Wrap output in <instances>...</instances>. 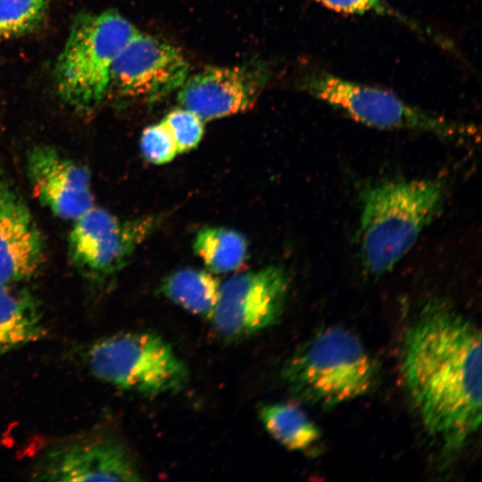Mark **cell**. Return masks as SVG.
Masks as SVG:
<instances>
[{
  "label": "cell",
  "mask_w": 482,
  "mask_h": 482,
  "mask_svg": "<svg viewBox=\"0 0 482 482\" xmlns=\"http://www.w3.org/2000/svg\"><path fill=\"white\" fill-rule=\"evenodd\" d=\"M402 376L427 432L446 453L481 424V335L451 303L431 299L405 331Z\"/></svg>",
  "instance_id": "obj_1"
},
{
  "label": "cell",
  "mask_w": 482,
  "mask_h": 482,
  "mask_svg": "<svg viewBox=\"0 0 482 482\" xmlns=\"http://www.w3.org/2000/svg\"><path fill=\"white\" fill-rule=\"evenodd\" d=\"M445 196L438 179H388L361 195V260L366 272L390 271L439 213Z\"/></svg>",
  "instance_id": "obj_2"
},
{
  "label": "cell",
  "mask_w": 482,
  "mask_h": 482,
  "mask_svg": "<svg viewBox=\"0 0 482 482\" xmlns=\"http://www.w3.org/2000/svg\"><path fill=\"white\" fill-rule=\"evenodd\" d=\"M281 377L295 398L330 408L370 393L379 368L354 333L336 326L300 347L285 363Z\"/></svg>",
  "instance_id": "obj_3"
},
{
  "label": "cell",
  "mask_w": 482,
  "mask_h": 482,
  "mask_svg": "<svg viewBox=\"0 0 482 482\" xmlns=\"http://www.w3.org/2000/svg\"><path fill=\"white\" fill-rule=\"evenodd\" d=\"M137 32L113 11L78 15L55 66L62 99L82 112L97 107L108 94L114 61Z\"/></svg>",
  "instance_id": "obj_4"
},
{
  "label": "cell",
  "mask_w": 482,
  "mask_h": 482,
  "mask_svg": "<svg viewBox=\"0 0 482 482\" xmlns=\"http://www.w3.org/2000/svg\"><path fill=\"white\" fill-rule=\"evenodd\" d=\"M98 379L145 395L176 392L188 370L169 343L153 332L120 333L95 342L87 352Z\"/></svg>",
  "instance_id": "obj_5"
},
{
  "label": "cell",
  "mask_w": 482,
  "mask_h": 482,
  "mask_svg": "<svg viewBox=\"0 0 482 482\" xmlns=\"http://www.w3.org/2000/svg\"><path fill=\"white\" fill-rule=\"evenodd\" d=\"M303 87L353 120L378 129L429 132L446 138L467 140L474 127L435 116L376 87L353 82L326 71H314L302 80Z\"/></svg>",
  "instance_id": "obj_6"
},
{
  "label": "cell",
  "mask_w": 482,
  "mask_h": 482,
  "mask_svg": "<svg viewBox=\"0 0 482 482\" xmlns=\"http://www.w3.org/2000/svg\"><path fill=\"white\" fill-rule=\"evenodd\" d=\"M154 226V218L121 220L92 206L73 220L68 241L70 259L84 278L103 282L125 266Z\"/></svg>",
  "instance_id": "obj_7"
},
{
  "label": "cell",
  "mask_w": 482,
  "mask_h": 482,
  "mask_svg": "<svg viewBox=\"0 0 482 482\" xmlns=\"http://www.w3.org/2000/svg\"><path fill=\"white\" fill-rule=\"evenodd\" d=\"M288 289V276L278 266L229 278L220 285L211 317L215 329L239 339L270 327L282 314Z\"/></svg>",
  "instance_id": "obj_8"
},
{
  "label": "cell",
  "mask_w": 482,
  "mask_h": 482,
  "mask_svg": "<svg viewBox=\"0 0 482 482\" xmlns=\"http://www.w3.org/2000/svg\"><path fill=\"white\" fill-rule=\"evenodd\" d=\"M32 477L41 481L142 479L128 449L104 434L80 436L52 446L39 458Z\"/></svg>",
  "instance_id": "obj_9"
},
{
  "label": "cell",
  "mask_w": 482,
  "mask_h": 482,
  "mask_svg": "<svg viewBox=\"0 0 482 482\" xmlns=\"http://www.w3.org/2000/svg\"><path fill=\"white\" fill-rule=\"evenodd\" d=\"M187 75L188 63L177 47L137 32L112 64L108 93L154 101L179 89Z\"/></svg>",
  "instance_id": "obj_10"
},
{
  "label": "cell",
  "mask_w": 482,
  "mask_h": 482,
  "mask_svg": "<svg viewBox=\"0 0 482 482\" xmlns=\"http://www.w3.org/2000/svg\"><path fill=\"white\" fill-rule=\"evenodd\" d=\"M267 79L262 65L210 67L187 78L178 100L203 120L219 119L250 109Z\"/></svg>",
  "instance_id": "obj_11"
},
{
  "label": "cell",
  "mask_w": 482,
  "mask_h": 482,
  "mask_svg": "<svg viewBox=\"0 0 482 482\" xmlns=\"http://www.w3.org/2000/svg\"><path fill=\"white\" fill-rule=\"evenodd\" d=\"M27 174L39 202L59 218L74 220L94 206L87 169L54 147H32Z\"/></svg>",
  "instance_id": "obj_12"
},
{
  "label": "cell",
  "mask_w": 482,
  "mask_h": 482,
  "mask_svg": "<svg viewBox=\"0 0 482 482\" xmlns=\"http://www.w3.org/2000/svg\"><path fill=\"white\" fill-rule=\"evenodd\" d=\"M44 256V239L28 206L11 185L0 180V284L29 279Z\"/></svg>",
  "instance_id": "obj_13"
},
{
  "label": "cell",
  "mask_w": 482,
  "mask_h": 482,
  "mask_svg": "<svg viewBox=\"0 0 482 482\" xmlns=\"http://www.w3.org/2000/svg\"><path fill=\"white\" fill-rule=\"evenodd\" d=\"M37 299L16 285L0 284V357L45 334Z\"/></svg>",
  "instance_id": "obj_14"
},
{
  "label": "cell",
  "mask_w": 482,
  "mask_h": 482,
  "mask_svg": "<svg viewBox=\"0 0 482 482\" xmlns=\"http://www.w3.org/2000/svg\"><path fill=\"white\" fill-rule=\"evenodd\" d=\"M220 284L210 272L195 269L179 270L168 276L162 292L183 309L211 318L219 297Z\"/></svg>",
  "instance_id": "obj_15"
},
{
  "label": "cell",
  "mask_w": 482,
  "mask_h": 482,
  "mask_svg": "<svg viewBox=\"0 0 482 482\" xmlns=\"http://www.w3.org/2000/svg\"><path fill=\"white\" fill-rule=\"evenodd\" d=\"M259 413L266 430L290 450L306 451L320 439V429L295 404H266Z\"/></svg>",
  "instance_id": "obj_16"
},
{
  "label": "cell",
  "mask_w": 482,
  "mask_h": 482,
  "mask_svg": "<svg viewBox=\"0 0 482 482\" xmlns=\"http://www.w3.org/2000/svg\"><path fill=\"white\" fill-rule=\"evenodd\" d=\"M194 248L208 270L214 273L236 270L247 258L245 238L225 228L202 229L196 234Z\"/></svg>",
  "instance_id": "obj_17"
},
{
  "label": "cell",
  "mask_w": 482,
  "mask_h": 482,
  "mask_svg": "<svg viewBox=\"0 0 482 482\" xmlns=\"http://www.w3.org/2000/svg\"><path fill=\"white\" fill-rule=\"evenodd\" d=\"M46 12V0H0V40L36 30Z\"/></svg>",
  "instance_id": "obj_18"
},
{
  "label": "cell",
  "mask_w": 482,
  "mask_h": 482,
  "mask_svg": "<svg viewBox=\"0 0 482 482\" xmlns=\"http://www.w3.org/2000/svg\"><path fill=\"white\" fill-rule=\"evenodd\" d=\"M323 4L327 7L335 10L337 12L352 13V14H363V13H375L384 16H390L397 21L404 23L411 29L418 31L420 34L432 37L439 44L446 46L445 39L438 37L431 30L424 29L419 23L411 20L409 17L402 14L395 8H393L386 0H317Z\"/></svg>",
  "instance_id": "obj_19"
},
{
  "label": "cell",
  "mask_w": 482,
  "mask_h": 482,
  "mask_svg": "<svg viewBox=\"0 0 482 482\" xmlns=\"http://www.w3.org/2000/svg\"><path fill=\"white\" fill-rule=\"evenodd\" d=\"M170 133L178 153H184L195 147L202 139L204 124L193 112L176 109L169 112L162 120Z\"/></svg>",
  "instance_id": "obj_20"
},
{
  "label": "cell",
  "mask_w": 482,
  "mask_h": 482,
  "mask_svg": "<svg viewBox=\"0 0 482 482\" xmlns=\"http://www.w3.org/2000/svg\"><path fill=\"white\" fill-rule=\"evenodd\" d=\"M140 148L145 158L155 164L169 162L179 154L176 144L162 121L145 129L140 138Z\"/></svg>",
  "instance_id": "obj_21"
}]
</instances>
